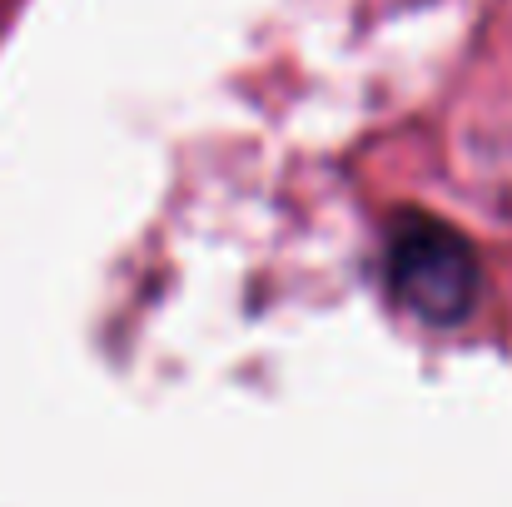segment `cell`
<instances>
[{"instance_id": "6da1fadb", "label": "cell", "mask_w": 512, "mask_h": 507, "mask_svg": "<svg viewBox=\"0 0 512 507\" xmlns=\"http://www.w3.org/2000/svg\"><path fill=\"white\" fill-rule=\"evenodd\" d=\"M388 289L413 319L458 324L478 299V259L453 224L403 214L388 234Z\"/></svg>"}]
</instances>
